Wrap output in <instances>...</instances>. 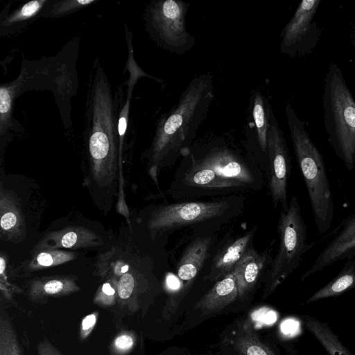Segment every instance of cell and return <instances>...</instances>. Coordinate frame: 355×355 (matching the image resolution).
<instances>
[{
    "mask_svg": "<svg viewBox=\"0 0 355 355\" xmlns=\"http://www.w3.org/2000/svg\"><path fill=\"white\" fill-rule=\"evenodd\" d=\"M214 98L210 73L196 76L191 80L176 105L157 121L152 144L156 164L173 162L189 153V146L205 120Z\"/></svg>",
    "mask_w": 355,
    "mask_h": 355,
    "instance_id": "obj_1",
    "label": "cell"
},
{
    "mask_svg": "<svg viewBox=\"0 0 355 355\" xmlns=\"http://www.w3.org/2000/svg\"><path fill=\"white\" fill-rule=\"evenodd\" d=\"M285 113L298 166L302 173L318 232L331 227L334 205L324 159L308 134L305 123L286 103Z\"/></svg>",
    "mask_w": 355,
    "mask_h": 355,
    "instance_id": "obj_2",
    "label": "cell"
},
{
    "mask_svg": "<svg viewBox=\"0 0 355 355\" xmlns=\"http://www.w3.org/2000/svg\"><path fill=\"white\" fill-rule=\"evenodd\" d=\"M327 140L348 171L355 166V98L339 67L329 65L322 95Z\"/></svg>",
    "mask_w": 355,
    "mask_h": 355,
    "instance_id": "obj_3",
    "label": "cell"
},
{
    "mask_svg": "<svg viewBox=\"0 0 355 355\" xmlns=\"http://www.w3.org/2000/svg\"><path fill=\"white\" fill-rule=\"evenodd\" d=\"M191 166L184 178L186 186L208 191H232L252 186L254 177L247 164L223 146L209 148L202 157L188 154Z\"/></svg>",
    "mask_w": 355,
    "mask_h": 355,
    "instance_id": "obj_4",
    "label": "cell"
},
{
    "mask_svg": "<svg viewBox=\"0 0 355 355\" xmlns=\"http://www.w3.org/2000/svg\"><path fill=\"white\" fill-rule=\"evenodd\" d=\"M277 232L279 249L268 275V291L274 290L300 266L303 255L314 245L307 243L306 226L295 196H292L288 209L281 211Z\"/></svg>",
    "mask_w": 355,
    "mask_h": 355,
    "instance_id": "obj_5",
    "label": "cell"
},
{
    "mask_svg": "<svg viewBox=\"0 0 355 355\" xmlns=\"http://www.w3.org/2000/svg\"><path fill=\"white\" fill-rule=\"evenodd\" d=\"M189 4L180 0L153 1L145 15L146 29L162 49L182 55L191 50L196 38L186 28Z\"/></svg>",
    "mask_w": 355,
    "mask_h": 355,
    "instance_id": "obj_6",
    "label": "cell"
},
{
    "mask_svg": "<svg viewBox=\"0 0 355 355\" xmlns=\"http://www.w3.org/2000/svg\"><path fill=\"white\" fill-rule=\"evenodd\" d=\"M269 159L268 187L272 203L282 210L288 207L287 187L291 171V159L284 132L272 114L268 139Z\"/></svg>",
    "mask_w": 355,
    "mask_h": 355,
    "instance_id": "obj_7",
    "label": "cell"
},
{
    "mask_svg": "<svg viewBox=\"0 0 355 355\" xmlns=\"http://www.w3.org/2000/svg\"><path fill=\"white\" fill-rule=\"evenodd\" d=\"M320 0H304L281 34L280 52L295 57L306 54L317 42L318 28L313 22Z\"/></svg>",
    "mask_w": 355,
    "mask_h": 355,
    "instance_id": "obj_8",
    "label": "cell"
},
{
    "mask_svg": "<svg viewBox=\"0 0 355 355\" xmlns=\"http://www.w3.org/2000/svg\"><path fill=\"white\" fill-rule=\"evenodd\" d=\"M229 208L230 204L225 200L168 205L159 209L155 214L151 226L157 230H173L218 218Z\"/></svg>",
    "mask_w": 355,
    "mask_h": 355,
    "instance_id": "obj_9",
    "label": "cell"
},
{
    "mask_svg": "<svg viewBox=\"0 0 355 355\" xmlns=\"http://www.w3.org/2000/svg\"><path fill=\"white\" fill-rule=\"evenodd\" d=\"M332 238L316 257L302 279L336 262L355 257V211L347 216L332 232Z\"/></svg>",
    "mask_w": 355,
    "mask_h": 355,
    "instance_id": "obj_10",
    "label": "cell"
},
{
    "mask_svg": "<svg viewBox=\"0 0 355 355\" xmlns=\"http://www.w3.org/2000/svg\"><path fill=\"white\" fill-rule=\"evenodd\" d=\"M239 296L234 271L217 282L214 286L197 302L195 308L203 314L218 312Z\"/></svg>",
    "mask_w": 355,
    "mask_h": 355,
    "instance_id": "obj_11",
    "label": "cell"
},
{
    "mask_svg": "<svg viewBox=\"0 0 355 355\" xmlns=\"http://www.w3.org/2000/svg\"><path fill=\"white\" fill-rule=\"evenodd\" d=\"M211 237H200L185 249L178 264L177 275L182 282H190L199 273L209 254Z\"/></svg>",
    "mask_w": 355,
    "mask_h": 355,
    "instance_id": "obj_12",
    "label": "cell"
},
{
    "mask_svg": "<svg viewBox=\"0 0 355 355\" xmlns=\"http://www.w3.org/2000/svg\"><path fill=\"white\" fill-rule=\"evenodd\" d=\"M254 233V230L248 232L223 248L216 255L211 268L210 278L216 279L220 277H224L233 271L249 249Z\"/></svg>",
    "mask_w": 355,
    "mask_h": 355,
    "instance_id": "obj_13",
    "label": "cell"
},
{
    "mask_svg": "<svg viewBox=\"0 0 355 355\" xmlns=\"http://www.w3.org/2000/svg\"><path fill=\"white\" fill-rule=\"evenodd\" d=\"M265 256L249 248L233 270L239 297H244L255 285L265 264Z\"/></svg>",
    "mask_w": 355,
    "mask_h": 355,
    "instance_id": "obj_14",
    "label": "cell"
},
{
    "mask_svg": "<svg viewBox=\"0 0 355 355\" xmlns=\"http://www.w3.org/2000/svg\"><path fill=\"white\" fill-rule=\"evenodd\" d=\"M250 105L259 147L268 155V139L273 114L270 104L259 91L256 90L251 95Z\"/></svg>",
    "mask_w": 355,
    "mask_h": 355,
    "instance_id": "obj_15",
    "label": "cell"
},
{
    "mask_svg": "<svg viewBox=\"0 0 355 355\" xmlns=\"http://www.w3.org/2000/svg\"><path fill=\"white\" fill-rule=\"evenodd\" d=\"M355 287V257L348 261L340 273L324 287L315 293L307 301L308 303L335 296Z\"/></svg>",
    "mask_w": 355,
    "mask_h": 355,
    "instance_id": "obj_16",
    "label": "cell"
},
{
    "mask_svg": "<svg viewBox=\"0 0 355 355\" xmlns=\"http://www.w3.org/2000/svg\"><path fill=\"white\" fill-rule=\"evenodd\" d=\"M234 345L241 355H275L271 349L259 340L249 320L243 322L239 327Z\"/></svg>",
    "mask_w": 355,
    "mask_h": 355,
    "instance_id": "obj_17",
    "label": "cell"
},
{
    "mask_svg": "<svg viewBox=\"0 0 355 355\" xmlns=\"http://www.w3.org/2000/svg\"><path fill=\"white\" fill-rule=\"evenodd\" d=\"M305 323L329 355H351L326 324L310 317L305 318Z\"/></svg>",
    "mask_w": 355,
    "mask_h": 355,
    "instance_id": "obj_18",
    "label": "cell"
},
{
    "mask_svg": "<svg viewBox=\"0 0 355 355\" xmlns=\"http://www.w3.org/2000/svg\"><path fill=\"white\" fill-rule=\"evenodd\" d=\"M0 355H24L15 329L3 309L0 313Z\"/></svg>",
    "mask_w": 355,
    "mask_h": 355,
    "instance_id": "obj_19",
    "label": "cell"
},
{
    "mask_svg": "<svg viewBox=\"0 0 355 355\" xmlns=\"http://www.w3.org/2000/svg\"><path fill=\"white\" fill-rule=\"evenodd\" d=\"M75 289L73 284H65L58 279H52L41 285H35L31 290V297L33 300H40L46 296L67 294Z\"/></svg>",
    "mask_w": 355,
    "mask_h": 355,
    "instance_id": "obj_20",
    "label": "cell"
},
{
    "mask_svg": "<svg viewBox=\"0 0 355 355\" xmlns=\"http://www.w3.org/2000/svg\"><path fill=\"white\" fill-rule=\"evenodd\" d=\"M137 335L130 330H123L119 332L109 345L110 355H128L137 344Z\"/></svg>",
    "mask_w": 355,
    "mask_h": 355,
    "instance_id": "obj_21",
    "label": "cell"
},
{
    "mask_svg": "<svg viewBox=\"0 0 355 355\" xmlns=\"http://www.w3.org/2000/svg\"><path fill=\"white\" fill-rule=\"evenodd\" d=\"M46 1H31L23 5L19 10L13 12L5 21L6 25H10L17 22H23L28 19L33 17Z\"/></svg>",
    "mask_w": 355,
    "mask_h": 355,
    "instance_id": "obj_22",
    "label": "cell"
},
{
    "mask_svg": "<svg viewBox=\"0 0 355 355\" xmlns=\"http://www.w3.org/2000/svg\"><path fill=\"white\" fill-rule=\"evenodd\" d=\"M116 290L110 284L105 283L101 291L94 297V302L101 307L108 308L116 304Z\"/></svg>",
    "mask_w": 355,
    "mask_h": 355,
    "instance_id": "obj_23",
    "label": "cell"
},
{
    "mask_svg": "<svg viewBox=\"0 0 355 355\" xmlns=\"http://www.w3.org/2000/svg\"><path fill=\"white\" fill-rule=\"evenodd\" d=\"M93 2V0H76L57 2L51 10V15L58 16L64 15L69 11L87 6Z\"/></svg>",
    "mask_w": 355,
    "mask_h": 355,
    "instance_id": "obj_24",
    "label": "cell"
},
{
    "mask_svg": "<svg viewBox=\"0 0 355 355\" xmlns=\"http://www.w3.org/2000/svg\"><path fill=\"white\" fill-rule=\"evenodd\" d=\"M98 315V311H94L83 318L79 329V337L82 341L87 340L94 330Z\"/></svg>",
    "mask_w": 355,
    "mask_h": 355,
    "instance_id": "obj_25",
    "label": "cell"
},
{
    "mask_svg": "<svg viewBox=\"0 0 355 355\" xmlns=\"http://www.w3.org/2000/svg\"><path fill=\"white\" fill-rule=\"evenodd\" d=\"M37 352L38 355H64L46 338L37 343Z\"/></svg>",
    "mask_w": 355,
    "mask_h": 355,
    "instance_id": "obj_26",
    "label": "cell"
},
{
    "mask_svg": "<svg viewBox=\"0 0 355 355\" xmlns=\"http://www.w3.org/2000/svg\"><path fill=\"white\" fill-rule=\"evenodd\" d=\"M130 98L127 99V101L123 106L118 120L117 129L118 134L121 139L123 138L127 127L128 116L129 111Z\"/></svg>",
    "mask_w": 355,
    "mask_h": 355,
    "instance_id": "obj_27",
    "label": "cell"
},
{
    "mask_svg": "<svg viewBox=\"0 0 355 355\" xmlns=\"http://www.w3.org/2000/svg\"><path fill=\"white\" fill-rule=\"evenodd\" d=\"M17 222V217L15 214L8 212L3 214L1 218V227L3 230H9Z\"/></svg>",
    "mask_w": 355,
    "mask_h": 355,
    "instance_id": "obj_28",
    "label": "cell"
},
{
    "mask_svg": "<svg viewBox=\"0 0 355 355\" xmlns=\"http://www.w3.org/2000/svg\"><path fill=\"white\" fill-rule=\"evenodd\" d=\"M76 234L73 232H69L63 236L61 240V243L64 248H71L76 243Z\"/></svg>",
    "mask_w": 355,
    "mask_h": 355,
    "instance_id": "obj_29",
    "label": "cell"
},
{
    "mask_svg": "<svg viewBox=\"0 0 355 355\" xmlns=\"http://www.w3.org/2000/svg\"><path fill=\"white\" fill-rule=\"evenodd\" d=\"M37 259L39 264L44 266H51L53 262L52 257L46 252L39 254Z\"/></svg>",
    "mask_w": 355,
    "mask_h": 355,
    "instance_id": "obj_30",
    "label": "cell"
},
{
    "mask_svg": "<svg viewBox=\"0 0 355 355\" xmlns=\"http://www.w3.org/2000/svg\"><path fill=\"white\" fill-rule=\"evenodd\" d=\"M5 268V261L3 258H0V273L2 274Z\"/></svg>",
    "mask_w": 355,
    "mask_h": 355,
    "instance_id": "obj_31",
    "label": "cell"
},
{
    "mask_svg": "<svg viewBox=\"0 0 355 355\" xmlns=\"http://www.w3.org/2000/svg\"><path fill=\"white\" fill-rule=\"evenodd\" d=\"M128 270V266H124L121 268V272H125Z\"/></svg>",
    "mask_w": 355,
    "mask_h": 355,
    "instance_id": "obj_32",
    "label": "cell"
}]
</instances>
